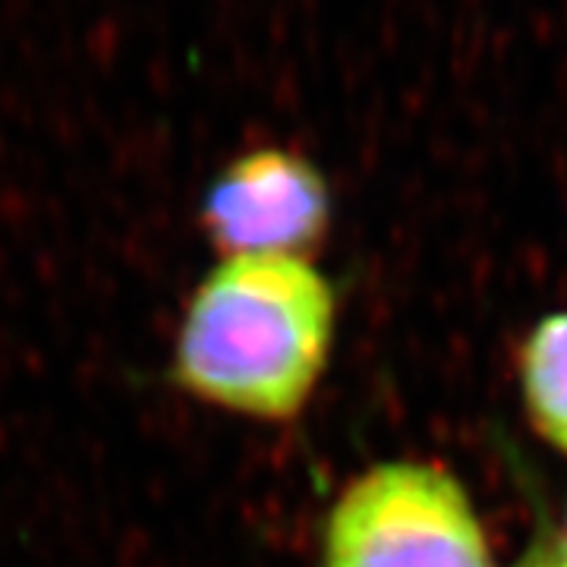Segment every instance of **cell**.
Masks as SVG:
<instances>
[{"instance_id":"obj_1","label":"cell","mask_w":567,"mask_h":567,"mask_svg":"<svg viewBox=\"0 0 567 567\" xmlns=\"http://www.w3.org/2000/svg\"><path fill=\"white\" fill-rule=\"evenodd\" d=\"M334 319V290L309 259H221L183 306L171 382L237 416L293 420L322 382Z\"/></svg>"},{"instance_id":"obj_2","label":"cell","mask_w":567,"mask_h":567,"mask_svg":"<svg viewBox=\"0 0 567 567\" xmlns=\"http://www.w3.org/2000/svg\"><path fill=\"white\" fill-rule=\"evenodd\" d=\"M322 567H495L457 476L394 461L357 476L328 511Z\"/></svg>"},{"instance_id":"obj_3","label":"cell","mask_w":567,"mask_h":567,"mask_svg":"<svg viewBox=\"0 0 567 567\" xmlns=\"http://www.w3.org/2000/svg\"><path fill=\"white\" fill-rule=\"evenodd\" d=\"M328 224V183L316 164L287 148H256L227 162L199 203V227L221 259H309Z\"/></svg>"},{"instance_id":"obj_4","label":"cell","mask_w":567,"mask_h":567,"mask_svg":"<svg viewBox=\"0 0 567 567\" xmlns=\"http://www.w3.org/2000/svg\"><path fill=\"white\" fill-rule=\"evenodd\" d=\"M520 388L529 420L567 454V312L546 316L520 350Z\"/></svg>"},{"instance_id":"obj_5","label":"cell","mask_w":567,"mask_h":567,"mask_svg":"<svg viewBox=\"0 0 567 567\" xmlns=\"http://www.w3.org/2000/svg\"><path fill=\"white\" fill-rule=\"evenodd\" d=\"M517 567H567V555L561 548H539L527 555Z\"/></svg>"},{"instance_id":"obj_6","label":"cell","mask_w":567,"mask_h":567,"mask_svg":"<svg viewBox=\"0 0 567 567\" xmlns=\"http://www.w3.org/2000/svg\"><path fill=\"white\" fill-rule=\"evenodd\" d=\"M558 548H561V551L567 555V520H565V539H561V546H558Z\"/></svg>"}]
</instances>
